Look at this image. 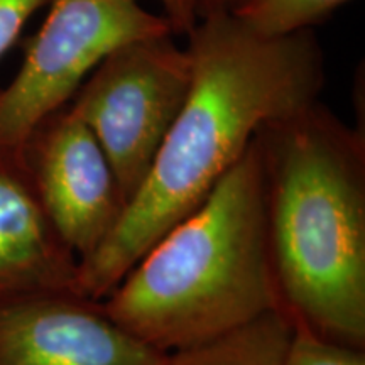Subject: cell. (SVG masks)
I'll list each match as a JSON object with an SVG mask.
<instances>
[{"label": "cell", "instance_id": "obj_1", "mask_svg": "<svg viewBox=\"0 0 365 365\" xmlns=\"http://www.w3.org/2000/svg\"><path fill=\"white\" fill-rule=\"evenodd\" d=\"M188 38L191 88L148 178L112 234L80 261L76 289L102 301L234 168L255 132L319 100L325 58L313 31L262 38L228 12L196 22Z\"/></svg>", "mask_w": 365, "mask_h": 365}, {"label": "cell", "instance_id": "obj_2", "mask_svg": "<svg viewBox=\"0 0 365 365\" xmlns=\"http://www.w3.org/2000/svg\"><path fill=\"white\" fill-rule=\"evenodd\" d=\"M269 262L293 327L365 350V135L319 100L261 125Z\"/></svg>", "mask_w": 365, "mask_h": 365}, {"label": "cell", "instance_id": "obj_3", "mask_svg": "<svg viewBox=\"0 0 365 365\" xmlns=\"http://www.w3.org/2000/svg\"><path fill=\"white\" fill-rule=\"evenodd\" d=\"M102 307L164 354L203 345L277 309L255 139L202 207L149 249Z\"/></svg>", "mask_w": 365, "mask_h": 365}, {"label": "cell", "instance_id": "obj_4", "mask_svg": "<svg viewBox=\"0 0 365 365\" xmlns=\"http://www.w3.org/2000/svg\"><path fill=\"white\" fill-rule=\"evenodd\" d=\"M19 73L0 90V153L22 156L36 130L63 110L83 80L120 46L173 36L139 0H49Z\"/></svg>", "mask_w": 365, "mask_h": 365}, {"label": "cell", "instance_id": "obj_5", "mask_svg": "<svg viewBox=\"0 0 365 365\" xmlns=\"http://www.w3.org/2000/svg\"><path fill=\"white\" fill-rule=\"evenodd\" d=\"M173 36L120 46L91 71L68 110L97 137L125 207L188 98L193 63Z\"/></svg>", "mask_w": 365, "mask_h": 365}, {"label": "cell", "instance_id": "obj_6", "mask_svg": "<svg viewBox=\"0 0 365 365\" xmlns=\"http://www.w3.org/2000/svg\"><path fill=\"white\" fill-rule=\"evenodd\" d=\"M21 159L59 237L78 261L90 257L125 210L97 137L66 108L34 132Z\"/></svg>", "mask_w": 365, "mask_h": 365}, {"label": "cell", "instance_id": "obj_7", "mask_svg": "<svg viewBox=\"0 0 365 365\" xmlns=\"http://www.w3.org/2000/svg\"><path fill=\"white\" fill-rule=\"evenodd\" d=\"M168 354L78 291L0 301V365H164Z\"/></svg>", "mask_w": 365, "mask_h": 365}, {"label": "cell", "instance_id": "obj_8", "mask_svg": "<svg viewBox=\"0 0 365 365\" xmlns=\"http://www.w3.org/2000/svg\"><path fill=\"white\" fill-rule=\"evenodd\" d=\"M78 266L46 215L24 164L0 153V301L78 291Z\"/></svg>", "mask_w": 365, "mask_h": 365}, {"label": "cell", "instance_id": "obj_9", "mask_svg": "<svg viewBox=\"0 0 365 365\" xmlns=\"http://www.w3.org/2000/svg\"><path fill=\"white\" fill-rule=\"evenodd\" d=\"M293 325L279 309L207 344L168 354L164 365H286Z\"/></svg>", "mask_w": 365, "mask_h": 365}, {"label": "cell", "instance_id": "obj_10", "mask_svg": "<svg viewBox=\"0 0 365 365\" xmlns=\"http://www.w3.org/2000/svg\"><path fill=\"white\" fill-rule=\"evenodd\" d=\"M350 0H237L230 7L234 19L262 38H282L314 26Z\"/></svg>", "mask_w": 365, "mask_h": 365}, {"label": "cell", "instance_id": "obj_11", "mask_svg": "<svg viewBox=\"0 0 365 365\" xmlns=\"http://www.w3.org/2000/svg\"><path fill=\"white\" fill-rule=\"evenodd\" d=\"M286 365H365V350L323 340L304 328L293 327Z\"/></svg>", "mask_w": 365, "mask_h": 365}, {"label": "cell", "instance_id": "obj_12", "mask_svg": "<svg viewBox=\"0 0 365 365\" xmlns=\"http://www.w3.org/2000/svg\"><path fill=\"white\" fill-rule=\"evenodd\" d=\"M49 0H0V58L7 53L29 17Z\"/></svg>", "mask_w": 365, "mask_h": 365}, {"label": "cell", "instance_id": "obj_13", "mask_svg": "<svg viewBox=\"0 0 365 365\" xmlns=\"http://www.w3.org/2000/svg\"><path fill=\"white\" fill-rule=\"evenodd\" d=\"M163 16L170 21L173 34L188 36L198 22V0H158Z\"/></svg>", "mask_w": 365, "mask_h": 365}, {"label": "cell", "instance_id": "obj_14", "mask_svg": "<svg viewBox=\"0 0 365 365\" xmlns=\"http://www.w3.org/2000/svg\"><path fill=\"white\" fill-rule=\"evenodd\" d=\"M237 0H198V21L213 14L228 12Z\"/></svg>", "mask_w": 365, "mask_h": 365}]
</instances>
